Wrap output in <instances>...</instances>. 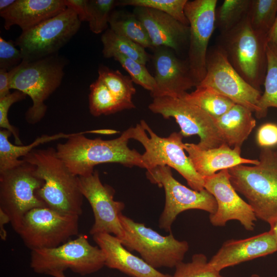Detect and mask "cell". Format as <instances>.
Segmentation results:
<instances>
[{
	"mask_svg": "<svg viewBox=\"0 0 277 277\" xmlns=\"http://www.w3.org/2000/svg\"><path fill=\"white\" fill-rule=\"evenodd\" d=\"M89 133L110 134L113 131L101 129L78 132L65 143L56 145L57 155L74 175H90L96 165L105 163H118L126 167L145 169L142 154L128 146L131 139V127L118 137L109 140L88 138L85 134Z\"/></svg>",
	"mask_w": 277,
	"mask_h": 277,
	"instance_id": "1",
	"label": "cell"
},
{
	"mask_svg": "<svg viewBox=\"0 0 277 277\" xmlns=\"http://www.w3.org/2000/svg\"><path fill=\"white\" fill-rule=\"evenodd\" d=\"M23 159L35 166L37 175L44 181L36 195L47 207L62 214L82 213L84 196L78 176L58 157L56 149H34Z\"/></svg>",
	"mask_w": 277,
	"mask_h": 277,
	"instance_id": "2",
	"label": "cell"
},
{
	"mask_svg": "<svg viewBox=\"0 0 277 277\" xmlns=\"http://www.w3.org/2000/svg\"><path fill=\"white\" fill-rule=\"evenodd\" d=\"M259 163L228 169L235 190L247 200L256 217L270 225L277 220V151L262 148Z\"/></svg>",
	"mask_w": 277,
	"mask_h": 277,
	"instance_id": "3",
	"label": "cell"
},
{
	"mask_svg": "<svg viewBox=\"0 0 277 277\" xmlns=\"http://www.w3.org/2000/svg\"><path fill=\"white\" fill-rule=\"evenodd\" d=\"M66 64V60L57 53L33 62H22L9 71L10 89L24 93L32 101L25 113L28 123L37 124L45 116V102L60 86Z\"/></svg>",
	"mask_w": 277,
	"mask_h": 277,
	"instance_id": "4",
	"label": "cell"
},
{
	"mask_svg": "<svg viewBox=\"0 0 277 277\" xmlns=\"http://www.w3.org/2000/svg\"><path fill=\"white\" fill-rule=\"evenodd\" d=\"M267 35L254 31L246 16L233 29L220 34L217 45L242 77L260 90L267 70Z\"/></svg>",
	"mask_w": 277,
	"mask_h": 277,
	"instance_id": "5",
	"label": "cell"
},
{
	"mask_svg": "<svg viewBox=\"0 0 277 277\" xmlns=\"http://www.w3.org/2000/svg\"><path fill=\"white\" fill-rule=\"evenodd\" d=\"M131 128V139L139 142L144 147L142 160L147 170L167 166L177 171L195 190L204 189V180L195 170L189 157L185 153L183 136L174 132L168 137L157 135L147 122L141 120Z\"/></svg>",
	"mask_w": 277,
	"mask_h": 277,
	"instance_id": "6",
	"label": "cell"
},
{
	"mask_svg": "<svg viewBox=\"0 0 277 277\" xmlns=\"http://www.w3.org/2000/svg\"><path fill=\"white\" fill-rule=\"evenodd\" d=\"M105 266V255L87 236L79 235L54 248L31 250L30 267L37 273L51 275L67 269L82 275L96 272Z\"/></svg>",
	"mask_w": 277,
	"mask_h": 277,
	"instance_id": "7",
	"label": "cell"
},
{
	"mask_svg": "<svg viewBox=\"0 0 277 277\" xmlns=\"http://www.w3.org/2000/svg\"><path fill=\"white\" fill-rule=\"evenodd\" d=\"M120 220L124 229V236L121 239L122 244L128 250L139 253L142 259L153 268H175L183 262L189 250L188 242L176 240L171 232L162 235L123 214Z\"/></svg>",
	"mask_w": 277,
	"mask_h": 277,
	"instance_id": "8",
	"label": "cell"
},
{
	"mask_svg": "<svg viewBox=\"0 0 277 277\" xmlns=\"http://www.w3.org/2000/svg\"><path fill=\"white\" fill-rule=\"evenodd\" d=\"M44 183L35 166L24 159L20 164L0 173V209L8 215L17 233L27 212L47 207L36 195Z\"/></svg>",
	"mask_w": 277,
	"mask_h": 277,
	"instance_id": "9",
	"label": "cell"
},
{
	"mask_svg": "<svg viewBox=\"0 0 277 277\" xmlns=\"http://www.w3.org/2000/svg\"><path fill=\"white\" fill-rule=\"evenodd\" d=\"M81 22L71 9L24 31L14 42L23 56L22 62H31L58 53L77 32Z\"/></svg>",
	"mask_w": 277,
	"mask_h": 277,
	"instance_id": "10",
	"label": "cell"
},
{
	"mask_svg": "<svg viewBox=\"0 0 277 277\" xmlns=\"http://www.w3.org/2000/svg\"><path fill=\"white\" fill-rule=\"evenodd\" d=\"M146 177L153 184L163 187L165 203L159 226L166 232H171V226L177 216L190 209L215 213L217 204L214 196L205 189L196 191L183 185L173 176L171 168L160 166L147 170Z\"/></svg>",
	"mask_w": 277,
	"mask_h": 277,
	"instance_id": "11",
	"label": "cell"
},
{
	"mask_svg": "<svg viewBox=\"0 0 277 277\" xmlns=\"http://www.w3.org/2000/svg\"><path fill=\"white\" fill-rule=\"evenodd\" d=\"M78 218L48 207L35 208L26 213L18 234L31 250L56 247L77 234Z\"/></svg>",
	"mask_w": 277,
	"mask_h": 277,
	"instance_id": "12",
	"label": "cell"
},
{
	"mask_svg": "<svg viewBox=\"0 0 277 277\" xmlns=\"http://www.w3.org/2000/svg\"><path fill=\"white\" fill-rule=\"evenodd\" d=\"M148 108L152 112L165 118H174L183 136L198 135L200 142L197 145L202 149L216 148L226 144L214 119L197 106L181 97L163 96L153 98Z\"/></svg>",
	"mask_w": 277,
	"mask_h": 277,
	"instance_id": "13",
	"label": "cell"
},
{
	"mask_svg": "<svg viewBox=\"0 0 277 277\" xmlns=\"http://www.w3.org/2000/svg\"><path fill=\"white\" fill-rule=\"evenodd\" d=\"M197 86L209 87L255 114L259 111L258 104L262 95L261 91L242 77L217 45L208 49L206 74Z\"/></svg>",
	"mask_w": 277,
	"mask_h": 277,
	"instance_id": "14",
	"label": "cell"
},
{
	"mask_svg": "<svg viewBox=\"0 0 277 277\" xmlns=\"http://www.w3.org/2000/svg\"><path fill=\"white\" fill-rule=\"evenodd\" d=\"M216 4V0H193L187 1L185 6L190 32L187 62L197 85L206 72L208 44L215 27Z\"/></svg>",
	"mask_w": 277,
	"mask_h": 277,
	"instance_id": "15",
	"label": "cell"
},
{
	"mask_svg": "<svg viewBox=\"0 0 277 277\" xmlns=\"http://www.w3.org/2000/svg\"><path fill=\"white\" fill-rule=\"evenodd\" d=\"M78 180L81 191L90 204L94 216L90 234L106 233L121 239L124 229L120 216L125 204L114 200L113 188L102 183L96 170L90 175L78 176Z\"/></svg>",
	"mask_w": 277,
	"mask_h": 277,
	"instance_id": "16",
	"label": "cell"
},
{
	"mask_svg": "<svg viewBox=\"0 0 277 277\" xmlns=\"http://www.w3.org/2000/svg\"><path fill=\"white\" fill-rule=\"evenodd\" d=\"M98 73L89 87V108L92 115H109L135 108L132 98L136 90L130 76L103 66Z\"/></svg>",
	"mask_w": 277,
	"mask_h": 277,
	"instance_id": "17",
	"label": "cell"
},
{
	"mask_svg": "<svg viewBox=\"0 0 277 277\" xmlns=\"http://www.w3.org/2000/svg\"><path fill=\"white\" fill-rule=\"evenodd\" d=\"M204 180V189L214 196L217 204L216 212L209 216L212 225L223 227L228 221L236 220L246 230H253L257 218L251 206L239 195L231 184L228 169Z\"/></svg>",
	"mask_w": 277,
	"mask_h": 277,
	"instance_id": "18",
	"label": "cell"
},
{
	"mask_svg": "<svg viewBox=\"0 0 277 277\" xmlns=\"http://www.w3.org/2000/svg\"><path fill=\"white\" fill-rule=\"evenodd\" d=\"M153 61L156 86L150 93L152 98L163 96L181 97L187 91L196 87L187 61L179 58L172 49L159 47L154 48Z\"/></svg>",
	"mask_w": 277,
	"mask_h": 277,
	"instance_id": "19",
	"label": "cell"
},
{
	"mask_svg": "<svg viewBox=\"0 0 277 277\" xmlns=\"http://www.w3.org/2000/svg\"><path fill=\"white\" fill-rule=\"evenodd\" d=\"M133 13L146 29L153 48L164 47L179 52L189 44V27L170 15L141 7H134Z\"/></svg>",
	"mask_w": 277,
	"mask_h": 277,
	"instance_id": "20",
	"label": "cell"
},
{
	"mask_svg": "<svg viewBox=\"0 0 277 277\" xmlns=\"http://www.w3.org/2000/svg\"><path fill=\"white\" fill-rule=\"evenodd\" d=\"M276 251V242L269 231L246 239L226 241L208 264L211 268L221 272L226 268Z\"/></svg>",
	"mask_w": 277,
	"mask_h": 277,
	"instance_id": "21",
	"label": "cell"
},
{
	"mask_svg": "<svg viewBox=\"0 0 277 277\" xmlns=\"http://www.w3.org/2000/svg\"><path fill=\"white\" fill-rule=\"evenodd\" d=\"M93 239L105 255V266L117 269L132 277H171L158 271L142 258L132 254L121 239L111 234L102 233L92 235Z\"/></svg>",
	"mask_w": 277,
	"mask_h": 277,
	"instance_id": "22",
	"label": "cell"
},
{
	"mask_svg": "<svg viewBox=\"0 0 277 277\" xmlns=\"http://www.w3.org/2000/svg\"><path fill=\"white\" fill-rule=\"evenodd\" d=\"M184 148L188 153L195 170L203 178L239 165H253L259 163V160L242 157L241 148H231L227 144L216 148L203 149L197 144L184 143Z\"/></svg>",
	"mask_w": 277,
	"mask_h": 277,
	"instance_id": "23",
	"label": "cell"
},
{
	"mask_svg": "<svg viewBox=\"0 0 277 277\" xmlns=\"http://www.w3.org/2000/svg\"><path fill=\"white\" fill-rule=\"evenodd\" d=\"M66 8L64 0H16L8 8L0 12V15L4 19L6 30L17 25L24 31Z\"/></svg>",
	"mask_w": 277,
	"mask_h": 277,
	"instance_id": "24",
	"label": "cell"
},
{
	"mask_svg": "<svg viewBox=\"0 0 277 277\" xmlns=\"http://www.w3.org/2000/svg\"><path fill=\"white\" fill-rule=\"evenodd\" d=\"M214 120L225 142L233 148H241L256 125L252 112L245 107L236 104Z\"/></svg>",
	"mask_w": 277,
	"mask_h": 277,
	"instance_id": "25",
	"label": "cell"
},
{
	"mask_svg": "<svg viewBox=\"0 0 277 277\" xmlns=\"http://www.w3.org/2000/svg\"><path fill=\"white\" fill-rule=\"evenodd\" d=\"M76 133H65L60 132L49 135L43 134L36 138L32 143L27 145L18 146L13 145L9 141L11 133L6 129L0 130V173L11 169L20 164L24 157L37 146L61 138H69Z\"/></svg>",
	"mask_w": 277,
	"mask_h": 277,
	"instance_id": "26",
	"label": "cell"
},
{
	"mask_svg": "<svg viewBox=\"0 0 277 277\" xmlns=\"http://www.w3.org/2000/svg\"><path fill=\"white\" fill-rule=\"evenodd\" d=\"M109 25L116 34L145 48H153L146 29L133 12L114 10L110 16Z\"/></svg>",
	"mask_w": 277,
	"mask_h": 277,
	"instance_id": "27",
	"label": "cell"
},
{
	"mask_svg": "<svg viewBox=\"0 0 277 277\" xmlns=\"http://www.w3.org/2000/svg\"><path fill=\"white\" fill-rule=\"evenodd\" d=\"M195 88L194 91L185 93L181 98L197 106L213 119L222 116L235 104L209 87L197 86Z\"/></svg>",
	"mask_w": 277,
	"mask_h": 277,
	"instance_id": "28",
	"label": "cell"
},
{
	"mask_svg": "<svg viewBox=\"0 0 277 277\" xmlns=\"http://www.w3.org/2000/svg\"><path fill=\"white\" fill-rule=\"evenodd\" d=\"M267 70L263 85L264 91L259 102L257 118L267 115L270 107L277 108V44L268 43L266 47Z\"/></svg>",
	"mask_w": 277,
	"mask_h": 277,
	"instance_id": "29",
	"label": "cell"
},
{
	"mask_svg": "<svg viewBox=\"0 0 277 277\" xmlns=\"http://www.w3.org/2000/svg\"><path fill=\"white\" fill-rule=\"evenodd\" d=\"M101 41L103 45L102 52L106 58H110L112 54L118 53L145 65L149 60L145 48L116 34L110 28L102 34Z\"/></svg>",
	"mask_w": 277,
	"mask_h": 277,
	"instance_id": "30",
	"label": "cell"
},
{
	"mask_svg": "<svg viewBox=\"0 0 277 277\" xmlns=\"http://www.w3.org/2000/svg\"><path fill=\"white\" fill-rule=\"evenodd\" d=\"M251 0H225L216 9L215 25L221 34L236 26L247 16Z\"/></svg>",
	"mask_w": 277,
	"mask_h": 277,
	"instance_id": "31",
	"label": "cell"
},
{
	"mask_svg": "<svg viewBox=\"0 0 277 277\" xmlns=\"http://www.w3.org/2000/svg\"><path fill=\"white\" fill-rule=\"evenodd\" d=\"M276 15L277 0H251L247 17L254 31L268 36Z\"/></svg>",
	"mask_w": 277,
	"mask_h": 277,
	"instance_id": "32",
	"label": "cell"
},
{
	"mask_svg": "<svg viewBox=\"0 0 277 277\" xmlns=\"http://www.w3.org/2000/svg\"><path fill=\"white\" fill-rule=\"evenodd\" d=\"M188 0H120L116 6L141 7L155 9L166 13L182 24L189 26L184 9Z\"/></svg>",
	"mask_w": 277,
	"mask_h": 277,
	"instance_id": "33",
	"label": "cell"
},
{
	"mask_svg": "<svg viewBox=\"0 0 277 277\" xmlns=\"http://www.w3.org/2000/svg\"><path fill=\"white\" fill-rule=\"evenodd\" d=\"M175 269L171 277H225L210 266L206 255L203 253L193 254L190 262H181Z\"/></svg>",
	"mask_w": 277,
	"mask_h": 277,
	"instance_id": "34",
	"label": "cell"
},
{
	"mask_svg": "<svg viewBox=\"0 0 277 277\" xmlns=\"http://www.w3.org/2000/svg\"><path fill=\"white\" fill-rule=\"evenodd\" d=\"M115 0H87L91 32L99 34L107 29L110 16L116 6Z\"/></svg>",
	"mask_w": 277,
	"mask_h": 277,
	"instance_id": "35",
	"label": "cell"
},
{
	"mask_svg": "<svg viewBox=\"0 0 277 277\" xmlns=\"http://www.w3.org/2000/svg\"><path fill=\"white\" fill-rule=\"evenodd\" d=\"M110 58L120 63L130 75L133 83L152 92L156 86L153 76L151 75L143 65L134 60L118 53L112 54Z\"/></svg>",
	"mask_w": 277,
	"mask_h": 277,
	"instance_id": "36",
	"label": "cell"
},
{
	"mask_svg": "<svg viewBox=\"0 0 277 277\" xmlns=\"http://www.w3.org/2000/svg\"><path fill=\"white\" fill-rule=\"evenodd\" d=\"M26 96L24 93L16 90L0 98V127L1 129L9 131L14 137L15 145L18 146L23 145V143L20 139L17 129L10 124L8 118V113L13 104L24 100Z\"/></svg>",
	"mask_w": 277,
	"mask_h": 277,
	"instance_id": "37",
	"label": "cell"
},
{
	"mask_svg": "<svg viewBox=\"0 0 277 277\" xmlns=\"http://www.w3.org/2000/svg\"><path fill=\"white\" fill-rule=\"evenodd\" d=\"M15 45L11 40L6 41L0 36V69L9 71L22 63V52Z\"/></svg>",
	"mask_w": 277,
	"mask_h": 277,
	"instance_id": "38",
	"label": "cell"
},
{
	"mask_svg": "<svg viewBox=\"0 0 277 277\" xmlns=\"http://www.w3.org/2000/svg\"><path fill=\"white\" fill-rule=\"evenodd\" d=\"M256 142L262 148L277 145V125L268 123L262 125L256 133Z\"/></svg>",
	"mask_w": 277,
	"mask_h": 277,
	"instance_id": "39",
	"label": "cell"
},
{
	"mask_svg": "<svg viewBox=\"0 0 277 277\" xmlns=\"http://www.w3.org/2000/svg\"><path fill=\"white\" fill-rule=\"evenodd\" d=\"M67 7L73 10L82 22H89L90 16L87 5V0H64Z\"/></svg>",
	"mask_w": 277,
	"mask_h": 277,
	"instance_id": "40",
	"label": "cell"
},
{
	"mask_svg": "<svg viewBox=\"0 0 277 277\" xmlns=\"http://www.w3.org/2000/svg\"><path fill=\"white\" fill-rule=\"evenodd\" d=\"M9 72L4 69H0V98L10 93Z\"/></svg>",
	"mask_w": 277,
	"mask_h": 277,
	"instance_id": "41",
	"label": "cell"
},
{
	"mask_svg": "<svg viewBox=\"0 0 277 277\" xmlns=\"http://www.w3.org/2000/svg\"><path fill=\"white\" fill-rule=\"evenodd\" d=\"M9 222H10L9 216L4 211L0 209V236L3 241H6L7 238V233L4 226Z\"/></svg>",
	"mask_w": 277,
	"mask_h": 277,
	"instance_id": "42",
	"label": "cell"
},
{
	"mask_svg": "<svg viewBox=\"0 0 277 277\" xmlns=\"http://www.w3.org/2000/svg\"><path fill=\"white\" fill-rule=\"evenodd\" d=\"M268 43L277 44V15L272 28L267 36Z\"/></svg>",
	"mask_w": 277,
	"mask_h": 277,
	"instance_id": "43",
	"label": "cell"
},
{
	"mask_svg": "<svg viewBox=\"0 0 277 277\" xmlns=\"http://www.w3.org/2000/svg\"><path fill=\"white\" fill-rule=\"evenodd\" d=\"M16 0H1L0 12L3 11L11 6Z\"/></svg>",
	"mask_w": 277,
	"mask_h": 277,
	"instance_id": "44",
	"label": "cell"
},
{
	"mask_svg": "<svg viewBox=\"0 0 277 277\" xmlns=\"http://www.w3.org/2000/svg\"><path fill=\"white\" fill-rule=\"evenodd\" d=\"M270 226V229L269 231L272 235L277 245V220L271 223Z\"/></svg>",
	"mask_w": 277,
	"mask_h": 277,
	"instance_id": "45",
	"label": "cell"
},
{
	"mask_svg": "<svg viewBox=\"0 0 277 277\" xmlns=\"http://www.w3.org/2000/svg\"><path fill=\"white\" fill-rule=\"evenodd\" d=\"M50 275L54 277H67L64 274V272H55L52 273Z\"/></svg>",
	"mask_w": 277,
	"mask_h": 277,
	"instance_id": "46",
	"label": "cell"
},
{
	"mask_svg": "<svg viewBox=\"0 0 277 277\" xmlns=\"http://www.w3.org/2000/svg\"><path fill=\"white\" fill-rule=\"evenodd\" d=\"M250 277H262L260 275L257 274H252L250 275ZM271 277H277V276H271Z\"/></svg>",
	"mask_w": 277,
	"mask_h": 277,
	"instance_id": "47",
	"label": "cell"
}]
</instances>
